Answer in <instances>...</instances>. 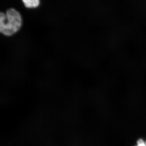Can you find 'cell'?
<instances>
[{
    "label": "cell",
    "instance_id": "obj_1",
    "mask_svg": "<svg viewBox=\"0 0 146 146\" xmlns=\"http://www.w3.org/2000/svg\"><path fill=\"white\" fill-rule=\"evenodd\" d=\"M23 18L16 9H9L5 13H0V32L4 36L10 37L19 32L23 26Z\"/></svg>",
    "mask_w": 146,
    "mask_h": 146
},
{
    "label": "cell",
    "instance_id": "obj_2",
    "mask_svg": "<svg viewBox=\"0 0 146 146\" xmlns=\"http://www.w3.org/2000/svg\"><path fill=\"white\" fill-rule=\"evenodd\" d=\"M24 5L28 9H34L38 7L40 4L39 0H22Z\"/></svg>",
    "mask_w": 146,
    "mask_h": 146
},
{
    "label": "cell",
    "instance_id": "obj_3",
    "mask_svg": "<svg viewBox=\"0 0 146 146\" xmlns=\"http://www.w3.org/2000/svg\"><path fill=\"white\" fill-rule=\"evenodd\" d=\"M135 146H146V140L145 141L142 138H139L136 142V145Z\"/></svg>",
    "mask_w": 146,
    "mask_h": 146
}]
</instances>
